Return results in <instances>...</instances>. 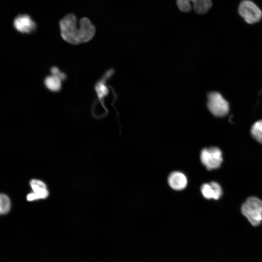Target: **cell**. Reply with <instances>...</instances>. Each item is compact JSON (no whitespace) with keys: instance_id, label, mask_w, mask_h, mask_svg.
I'll use <instances>...</instances> for the list:
<instances>
[{"instance_id":"6da1fadb","label":"cell","mask_w":262,"mask_h":262,"mask_svg":"<svg viewBox=\"0 0 262 262\" xmlns=\"http://www.w3.org/2000/svg\"><path fill=\"white\" fill-rule=\"evenodd\" d=\"M73 14H68L60 21L61 34L66 42L72 44H79L90 40L95 33V27L89 19L83 17L79 21Z\"/></svg>"},{"instance_id":"7a4b0ae2","label":"cell","mask_w":262,"mask_h":262,"mask_svg":"<svg viewBox=\"0 0 262 262\" xmlns=\"http://www.w3.org/2000/svg\"><path fill=\"white\" fill-rule=\"evenodd\" d=\"M242 214L253 226L262 221V201L254 196L248 197L241 207Z\"/></svg>"},{"instance_id":"3957f363","label":"cell","mask_w":262,"mask_h":262,"mask_svg":"<svg viewBox=\"0 0 262 262\" xmlns=\"http://www.w3.org/2000/svg\"><path fill=\"white\" fill-rule=\"evenodd\" d=\"M207 106L212 114L217 117L226 115L229 110L228 101L220 93L216 92L209 93Z\"/></svg>"},{"instance_id":"277c9868","label":"cell","mask_w":262,"mask_h":262,"mask_svg":"<svg viewBox=\"0 0 262 262\" xmlns=\"http://www.w3.org/2000/svg\"><path fill=\"white\" fill-rule=\"evenodd\" d=\"M240 15L248 24L255 23L260 20L262 12L260 9L252 1L244 0L238 7Z\"/></svg>"},{"instance_id":"5b68a950","label":"cell","mask_w":262,"mask_h":262,"mask_svg":"<svg viewBox=\"0 0 262 262\" xmlns=\"http://www.w3.org/2000/svg\"><path fill=\"white\" fill-rule=\"evenodd\" d=\"M200 159L207 169L218 168L223 161L221 151L216 147L204 148L201 152Z\"/></svg>"},{"instance_id":"8992f818","label":"cell","mask_w":262,"mask_h":262,"mask_svg":"<svg viewBox=\"0 0 262 262\" xmlns=\"http://www.w3.org/2000/svg\"><path fill=\"white\" fill-rule=\"evenodd\" d=\"M33 192L27 196V200L33 201L45 199L49 196V192L46 184L42 180L33 179L30 182Z\"/></svg>"},{"instance_id":"52a82bcc","label":"cell","mask_w":262,"mask_h":262,"mask_svg":"<svg viewBox=\"0 0 262 262\" xmlns=\"http://www.w3.org/2000/svg\"><path fill=\"white\" fill-rule=\"evenodd\" d=\"M14 26L18 32L27 33H32L36 28L35 23L27 15L17 16L14 20Z\"/></svg>"},{"instance_id":"ba28073f","label":"cell","mask_w":262,"mask_h":262,"mask_svg":"<svg viewBox=\"0 0 262 262\" xmlns=\"http://www.w3.org/2000/svg\"><path fill=\"white\" fill-rule=\"evenodd\" d=\"M201 191L203 196L207 199H218L222 194L220 185L214 181L203 184L201 187Z\"/></svg>"},{"instance_id":"9c48e42d","label":"cell","mask_w":262,"mask_h":262,"mask_svg":"<svg viewBox=\"0 0 262 262\" xmlns=\"http://www.w3.org/2000/svg\"><path fill=\"white\" fill-rule=\"evenodd\" d=\"M170 186L176 190H181L185 188L187 184V180L182 173L175 171L171 173L168 179Z\"/></svg>"},{"instance_id":"30bf717a","label":"cell","mask_w":262,"mask_h":262,"mask_svg":"<svg viewBox=\"0 0 262 262\" xmlns=\"http://www.w3.org/2000/svg\"><path fill=\"white\" fill-rule=\"evenodd\" d=\"M195 11L199 14L207 12L212 6L211 0H192Z\"/></svg>"},{"instance_id":"8fae6325","label":"cell","mask_w":262,"mask_h":262,"mask_svg":"<svg viewBox=\"0 0 262 262\" xmlns=\"http://www.w3.org/2000/svg\"><path fill=\"white\" fill-rule=\"evenodd\" d=\"M45 84L49 90L57 92L61 89V80L59 77L53 75L48 76L45 80Z\"/></svg>"},{"instance_id":"7c38bea8","label":"cell","mask_w":262,"mask_h":262,"mask_svg":"<svg viewBox=\"0 0 262 262\" xmlns=\"http://www.w3.org/2000/svg\"><path fill=\"white\" fill-rule=\"evenodd\" d=\"M250 131L253 137L262 144V119L256 122L252 125Z\"/></svg>"},{"instance_id":"4fadbf2b","label":"cell","mask_w":262,"mask_h":262,"mask_svg":"<svg viewBox=\"0 0 262 262\" xmlns=\"http://www.w3.org/2000/svg\"><path fill=\"white\" fill-rule=\"evenodd\" d=\"M11 208V201L9 197L4 194L0 193V215L7 213Z\"/></svg>"},{"instance_id":"5bb4252c","label":"cell","mask_w":262,"mask_h":262,"mask_svg":"<svg viewBox=\"0 0 262 262\" xmlns=\"http://www.w3.org/2000/svg\"><path fill=\"white\" fill-rule=\"evenodd\" d=\"M192 0H177V3L180 10L184 12H187L191 9Z\"/></svg>"},{"instance_id":"9a60e30c","label":"cell","mask_w":262,"mask_h":262,"mask_svg":"<svg viewBox=\"0 0 262 262\" xmlns=\"http://www.w3.org/2000/svg\"><path fill=\"white\" fill-rule=\"evenodd\" d=\"M96 90L100 100L104 96L106 95L108 91L104 84L103 80L99 82L96 86Z\"/></svg>"},{"instance_id":"2e32d148","label":"cell","mask_w":262,"mask_h":262,"mask_svg":"<svg viewBox=\"0 0 262 262\" xmlns=\"http://www.w3.org/2000/svg\"><path fill=\"white\" fill-rule=\"evenodd\" d=\"M50 71L53 75L57 76L61 80L66 79V75L64 73L61 72L57 67H53L51 68Z\"/></svg>"}]
</instances>
